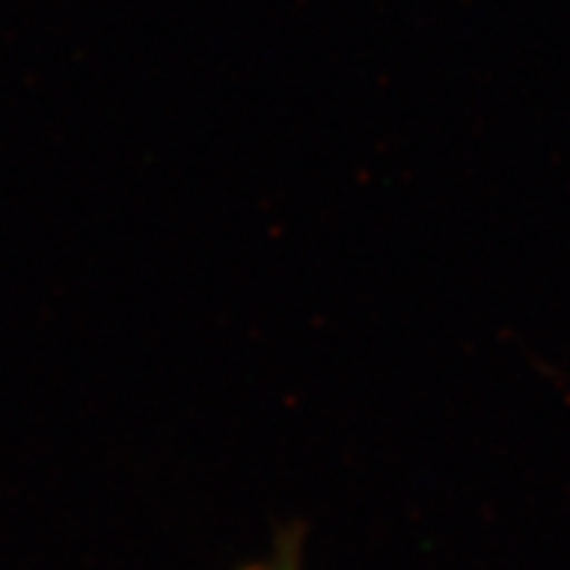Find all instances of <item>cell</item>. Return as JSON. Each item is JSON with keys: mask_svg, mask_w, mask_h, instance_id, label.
<instances>
[{"mask_svg": "<svg viewBox=\"0 0 570 570\" xmlns=\"http://www.w3.org/2000/svg\"><path fill=\"white\" fill-rule=\"evenodd\" d=\"M269 570H279V568H269Z\"/></svg>", "mask_w": 570, "mask_h": 570, "instance_id": "6da1fadb", "label": "cell"}]
</instances>
